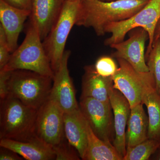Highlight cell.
Returning <instances> with one entry per match:
<instances>
[{
  "label": "cell",
  "mask_w": 160,
  "mask_h": 160,
  "mask_svg": "<svg viewBox=\"0 0 160 160\" xmlns=\"http://www.w3.org/2000/svg\"><path fill=\"white\" fill-rule=\"evenodd\" d=\"M149 0H82L75 25L92 28L105 35L109 23L127 19L142 9Z\"/></svg>",
  "instance_id": "6da1fadb"
},
{
  "label": "cell",
  "mask_w": 160,
  "mask_h": 160,
  "mask_svg": "<svg viewBox=\"0 0 160 160\" xmlns=\"http://www.w3.org/2000/svg\"><path fill=\"white\" fill-rule=\"evenodd\" d=\"M0 109V138L29 141L37 138L35 129L38 109L10 95L1 100Z\"/></svg>",
  "instance_id": "7a4b0ae2"
},
{
  "label": "cell",
  "mask_w": 160,
  "mask_h": 160,
  "mask_svg": "<svg viewBox=\"0 0 160 160\" xmlns=\"http://www.w3.org/2000/svg\"><path fill=\"white\" fill-rule=\"evenodd\" d=\"M42 41L35 24L29 21L24 41L12 53L9 62L2 70L25 69L53 78L54 72Z\"/></svg>",
  "instance_id": "3957f363"
},
{
  "label": "cell",
  "mask_w": 160,
  "mask_h": 160,
  "mask_svg": "<svg viewBox=\"0 0 160 160\" xmlns=\"http://www.w3.org/2000/svg\"><path fill=\"white\" fill-rule=\"evenodd\" d=\"M52 83L53 78L35 72L13 70L8 81L9 95L26 106L38 109L49 99Z\"/></svg>",
  "instance_id": "277c9868"
},
{
  "label": "cell",
  "mask_w": 160,
  "mask_h": 160,
  "mask_svg": "<svg viewBox=\"0 0 160 160\" xmlns=\"http://www.w3.org/2000/svg\"><path fill=\"white\" fill-rule=\"evenodd\" d=\"M160 18V0H149L144 7L127 19L109 23L105 28L106 33L111 34L104 44L110 46L124 41L129 31L137 28L145 29L149 36V43L146 52V59L153 46L154 33Z\"/></svg>",
  "instance_id": "5b68a950"
},
{
  "label": "cell",
  "mask_w": 160,
  "mask_h": 160,
  "mask_svg": "<svg viewBox=\"0 0 160 160\" xmlns=\"http://www.w3.org/2000/svg\"><path fill=\"white\" fill-rule=\"evenodd\" d=\"M81 1L65 0L58 18L42 41L44 49L54 72L59 67L67 38L76 22Z\"/></svg>",
  "instance_id": "8992f818"
},
{
  "label": "cell",
  "mask_w": 160,
  "mask_h": 160,
  "mask_svg": "<svg viewBox=\"0 0 160 160\" xmlns=\"http://www.w3.org/2000/svg\"><path fill=\"white\" fill-rule=\"evenodd\" d=\"M80 108L95 134L108 144L113 145L114 120L110 102L81 97Z\"/></svg>",
  "instance_id": "52a82bcc"
},
{
  "label": "cell",
  "mask_w": 160,
  "mask_h": 160,
  "mask_svg": "<svg viewBox=\"0 0 160 160\" xmlns=\"http://www.w3.org/2000/svg\"><path fill=\"white\" fill-rule=\"evenodd\" d=\"M117 60L119 67L112 77L113 87L127 99L131 108L142 103L144 89L154 78L150 72H139L125 60Z\"/></svg>",
  "instance_id": "ba28073f"
},
{
  "label": "cell",
  "mask_w": 160,
  "mask_h": 160,
  "mask_svg": "<svg viewBox=\"0 0 160 160\" xmlns=\"http://www.w3.org/2000/svg\"><path fill=\"white\" fill-rule=\"evenodd\" d=\"M64 113L56 103L49 99L38 109L36 136L52 148L59 144L66 136Z\"/></svg>",
  "instance_id": "9c48e42d"
},
{
  "label": "cell",
  "mask_w": 160,
  "mask_h": 160,
  "mask_svg": "<svg viewBox=\"0 0 160 160\" xmlns=\"http://www.w3.org/2000/svg\"><path fill=\"white\" fill-rule=\"evenodd\" d=\"M71 54L65 50L59 67L55 72L49 99L57 103L64 112H69L79 108L76 98L75 91L68 67Z\"/></svg>",
  "instance_id": "30bf717a"
},
{
  "label": "cell",
  "mask_w": 160,
  "mask_h": 160,
  "mask_svg": "<svg viewBox=\"0 0 160 160\" xmlns=\"http://www.w3.org/2000/svg\"><path fill=\"white\" fill-rule=\"evenodd\" d=\"M148 39L147 32L142 28H138L132 32L128 39L109 46L115 50L112 56L125 60L139 72H148L145 53V46Z\"/></svg>",
  "instance_id": "8fae6325"
},
{
  "label": "cell",
  "mask_w": 160,
  "mask_h": 160,
  "mask_svg": "<svg viewBox=\"0 0 160 160\" xmlns=\"http://www.w3.org/2000/svg\"><path fill=\"white\" fill-rule=\"evenodd\" d=\"M109 98L114 120L115 138L112 144L123 160L126 152V126L131 107L127 99L113 86L109 90Z\"/></svg>",
  "instance_id": "7c38bea8"
},
{
  "label": "cell",
  "mask_w": 160,
  "mask_h": 160,
  "mask_svg": "<svg viewBox=\"0 0 160 160\" xmlns=\"http://www.w3.org/2000/svg\"><path fill=\"white\" fill-rule=\"evenodd\" d=\"M65 0H32L29 21L35 24L42 41L57 22Z\"/></svg>",
  "instance_id": "4fadbf2b"
},
{
  "label": "cell",
  "mask_w": 160,
  "mask_h": 160,
  "mask_svg": "<svg viewBox=\"0 0 160 160\" xmlns=\"http://www.w3.org/2000/svg\"><path fill=\"white\" fill-rule=\"evenodd\" d=\"M30 13V10L18 9L0 0V25L5 31L11 53L17 49L19 36Z\"/></svg>",
  "instance_id": "5bb4252c"
},
{
  "label": "cell",
  "mask_w": 160,
  "mask_h": 160,
  "mask_svg": "<svg viewBox=\"0 0 160 160\" xmlns=\"http://www.w3.org/2000/svg\"><path fill=\"white\" fill-rule=\"evenodd\" d=\"M87 123L80 107L70 112L64 113L65 136L82 160L87 147Z\"/></svg>",
  "instance_id": "9a60e30c"
},
{
  "label": "cell",
  "mask_w": 160,
  "mask_h": 160,
  "mask_svg": "<svg viewBox=\"0 0 160 160\" xmlns=\"http://www.w3.org/2000/svg\"><path fill=\"white\" fill-rule=\"evenodd\" d=\"M0 146L11 149L26 160H56L55 153L52 147L38 138L29 141L2 138Z\"/></svg>",
  "instance_id": "2e32d148"
},
{
  "label": "cell",
  "mask_w": 160,
  "mask_h": 160,
  "mask_svg": "<svg viewBox=\"0 0 160 160\" xmlns=\"http://www.w3.org/2000/svg\"><path fill=\"white\" fill-rule=\"evenodd\" d=\"M83 76L81 97L91 98L109 102V92L113 86L112 77H104L98 74L94 66H86Z\"/></svg>",
  "instance_id": "e0dca14e"
},
{
  "label": "cell",
  "mask_w": 160,
  "mask_h": 160,
  "mask_svg": "<svg viewBox=\"0 0 160 160\" xmlns=\"http://www.w3.org/2000/svg\"><path fill=\"white\" fill-rule=\"evenodd\" d=\"M143 103L131 108L126 132V149L134 147L147 139L148 118Z\"/></svg>",
  "instance_id": "ac0fdd59"
},
{
  "label": "cell",
  "mask_w": 160,
  "mask_h": 160,
  "mask_svg": "<svg viewBox=\"0 0 160 160\" xmlns=\"http://www.w3.org/2000/svg\"><path fill=\"white\" fill-rule=\"evenodd\" d=\"M142 103L148 111V138L160 141V94L156 89L154 80L144 89Z\"/></svg>",
  "instance_id": "d6986e66"
},
{
  "label": "cell",
  "mask_w": 160,
  "mask_h": 160,
  "mask_svg": "<svg viewBox=\"0 0 160 160\" xmlns=\"http://www.w3.org/2000/svg\"><path fill=\"white\" fill-rule=\"evenodd\" d=\"M87 129V147L84 160H123L113 145L98 138L88 123Z\"/></svg>",
  "instance_id": "ffe728a7"
},
{
  "label": "cell",
  "mask_w": 160,
  "mask_h": 160,
  "mask_svg": "<svg viewBox=\"0 0 160 160\" xmlns=\"http://www.w3.org/2000/svg\"><path fill=\"white\" fill-rule=\"evenodd\" d=\"M160 146V141L148 138L131 148H127L123 160H148Z\"/></svg>",
  "instance_id": "44dd1931"
},
{
  "label": "cell",
  "mask_w": 160,
  "mask_h": 160,
  "mask_svg": "<svg viewBox=\"0 0 160 160\" xmlns=\"http://www.w3.org/2000/svg\"><path fill=\"white\" fill-rule=\"evenodd\" d=\"M149 71L155 82L156 89L160 94V39L153 43L152 48L146 58Z\"/></svg>",
  "instance_id": "7402d4cb"
},
{
  "label": "cell",
  "mask_w": 160,
  "mask_h": 160,
  "mask_svg": "<svg viewBox=\"0 0 160 160\" xmlns=\"http://www.w3.org/2000/svg\"><path fill=\"white\" fill-rule=\"evenodd\" d=\"M94 67L98 74L104 77H112L118 69L113 59L108 56L99 58L96 62Z\"/></svg>",
  "instance_id": "603a6c76"
},
{
  "label": "cell",
  "mask_w": 160,
  "mask_h": 160,
  "mask_svg": "<svg viewBox=\"0 0 160 160\" xmlns=\"http://www.w3.org/2000/svg\"><path fill=\"white\" fill-rule=\"evenodd\" d=\"M56 154V160H79L74 147L69 144L66 136L57 146L52 147Z\"/></svg>",
  "instance_id": "cb8c5ba5"
},
{
  "label": "cell",
  "mask_w": 160,
  "mask_h": 160,
  "mask_svg": "<svg viewBox=\"0 0 160 160\" xmlns=\"http://www.w3.org/2000/svg\"><path fill=\"white\" fill-rule=\"evenodd\" d=\"M5 31L0 25V70L7 65L11 54Z\"/></svg>",
  "instance_id": "d4e9b609"
},
{
  "label": "cell",
  "mask_w": 160,
  "mask_h": 160,
  "mask_svg": "<svg viewBox=\"0 0 160 160\" xmlns=\"http://www.w3.org/2000/svg\"><path fill=\"white\" fill-rule=\"evenodd\" d=\"M11 71L0 70V98L4 99L9 95L8 81Z\"/></svg>",
  "instance_id": "484cf974"
},
{
  "label": "cell",
  "mask_w": 160,
  "mask_h": 160,
  "mask_svg": "<svg viewBox=\"0 0 160 160\" xmlns=\"http://www.w3.org/2000/svg\"><path fill=\"white\" fill-rule=\"evenodd\" d=\"M12 7L31 11L32 0H2Z\"/></svg>",
  "instance_id": "4316f807"
},
{
  "label": "cell",
  "mask_w": 160,
  "mask_h": 160,
  "mask_svg": "<svg viewBox=\"0 0 160 160\" xmlns=\"http://www.w3.org/2000/svg\"><path fill=\"white\" fill-rule=\"evenodd\" d=\"M0 160H21L23 158L11 149L1 147L0 150Z\"/></svg>",
  "instance_id": "83f0119b"
},
{
  "label": "cell",
  "mask_w": 160,
  "mask_h": 160,
  "mask_svg": "<svg viewBox=\"0 0 160 160\" xmlns=\"http://www.w3.org/2000/svg\"><path fill=\"white\" fill-rule=\"evenodd\" d=\"M160 37V18L158 22L155 31L154 41L153 43L155 42L159 39Z\"/></svg>",
  "instance_id": "f1b7e54d"
},
{
  "label": "cell",
  "mask_w": 160,
  "mask_h": 160,
  "mask_svg": "<svg viewBox=\"0 0 160 160\" xmlns=\"http://www.w3.org/2000/svg\"><path fill=\"white\" fill-rule=\"evenodd\" d=\"M150 159L155 160H160V146L154 154L150 158Z\"/></svg>",
  "instance_id": "f546056e"
},
{
  "label": "cell",
  "mask_w": 160,
  "mask_h": 160,
  "mask_svg": "<svg viewBox=\"0 0 160 160\" xmlns=\"http://www.w3.org/2000/svg\"><path fill=\"white\" fill-rule=\"evenodd\" d=\"M66 1H82V0H66Z\"/></svg>",
  "instance_id": "4dcf8cb0"
},
{
  "label": "cell",
  "mask_w": 160,
  "mask_h": 160,
  "mask_svg": "<svg viewBox=\"0 0 160 160\" xmlns=\"http://www.w3.org/2000/svg\"><path fill=\"white\" fill-rule=\"evenodd\" d=\"M105 1H114V0H105Z\"/></svg>",
  "instance_id": "1f68e13d"
},
{
  "label": "cell",
  "mask_w": 160,
  "mask_h": 160,
  "mask_svg": "<svg viewBox=\"0 0 160 160\" xmlns=\"http://www.w3.org/2000/svg\"><path fill=\"white\" fill-rule=\"evenodd\" d=\"M159 39H160V37L159 38Z\"/></svg>",
  "instance_id": "d6a6232c"
},
{
  "label": "cell",
  "mask_w": 160,
  "mask_h": 160,
  "mask_svg": "<svg viewBox=\"0 0 160 160\" xmlns=\"http://www.w3.org/2000/svg\"><path fill=\"white\" fill-rule=\"evenodd\" d=\"M103 1H105V0H103Z\"/></svg>",
  "instance_id": "836d02e7"
}]
</instances>
